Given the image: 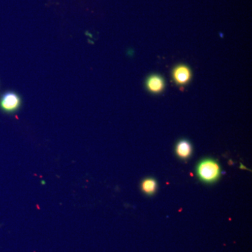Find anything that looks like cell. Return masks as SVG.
Here are the masks:
<instances>
[{
	"mask_svg": "<svg viewBox=\"0 0 252 252\" xmlns=\"http://www.w3.org/2000/svg\"><path fill=\"white\" fill-rule=\"evenodd\" d=\"M158 183L154 178L144 179L141 184V189L145 195H152L157 191Z\"/></svg>",
	"mask_w": 252,
	"mask_h": 252,
	"instance_id": "6",
	"label": "cell"
},
{
	"mask_svg": "<svg viewBox=\"0 0 252 252\" xmlns=\"http://www.w3.org/2000/svg\"><path fill=\"white\" fill-rule=\"evenodd\" d=\"M172 79L177 85H187L192 78L190 67L185 64L176 66L172 70Z\"/></svg>",
	"mask_w": 252,
	"mask_h": 252,
	"instance_id": "3",
	"label": "cell"
},
{
	"mask_svg": "<svg viewBox=\"0 0 252 252\" xmlns=\"http://www.w3.org/2000/svg\"><path fill=\"white\" fill-rule=\"evenodd\" d=\"M146 86L149 92L154 94H158L165 89V82L161 76L154 74L147 78Z\"/></svg>",
	"mask_w": 252,
	"mask_h": 252,
	"instance_id": "4",
	"label": "cell"
},
{
	"mask_svg": "<svg viewBox=\"0 0 252 252\" xmlns=\"http://www.w3.org/2000/svg\"><path fill=\"white\" fill-rule=\"evenodd\" d=\"M175 153L182 160H187L193 153L192 144L189 140L185 139L179 141L176 144Z\"/></svg>",
	"mask_w": 252,
	"mask_h": 252,
	"instance_id": "5",
	"label": "cell"
},
{
	"mask_svg": "<svg viewBox=\"0 0 252 252\" xmlns=\"http://www.w3.org/2000/svg\"><path fill=\"white\" fill-rule=\"evenodd\" d=\"M196 173L199 180L204 183H215L220 178V167L214 159H203L197 165Z\"/></svg>",
	"mask_w": 252,
	"mask_h": 252,
	"instance_id": "1",
	"label": "cell"
},
{
	"mask_svg": "<svg viewBox=\"0 0 252 252\" xmlns=\"http://www.w3.org/2000/svg\"><path fill=\"white\" fill-rule=\"evenodd\" d=\"M21 100L17 94L7 92L0 99V107L4 112L12 113L17 111L21 106Z\"/></svg>",
	"mask_w": 252,
	"mask_h": 252,
	"instance_id": "2",
	"label": "cell"
}]
</instances>
